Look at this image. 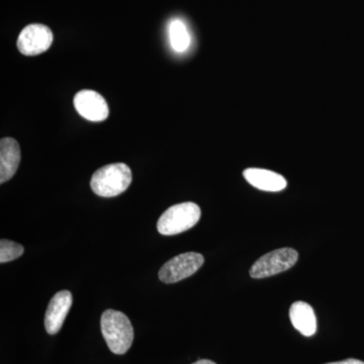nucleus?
Instances as JSON below:
<instances>
[{
	"label": "nucleus",
	"mask_w": 364,
	"mask_h": 364,
	"mask_svg": "<svg viewBox=\"0 0 364 364\" xmlns=\"http://www.w3.org/2000/svg\"><path fill=\"white\" fill-rule=\"evenodd\" d=\"M100 327L112 353L124 354L130 349L134 340V329L131 321L124 313L105 311L100 320Z\"/></svg>",
	"instance_id": "f257e3e1"
},
{
	"label": "nucleus",
	"mask_w": 364,
	"mask_h": 364,
	"mask_svg": "<svg viewBox=\"0 0 364 364\" xmlns=\"http://www.w3.org/2000/svg\"><path fill=\"white\" fill-rule=\"evenodd\" d=\"M132 178L133 176L128 165L114 163L97 170L91 177L90 186L95 195L114 198L129 188Z\"/></svg>",
	"instance_id": "f03ea898"
},
{
	"label": "nucleus",
	"mask_w": 364,
	"mask_h": 364,
	"mask_svg": "<svg viewBox=\"0 0 364 364\" xmlns=\"http://www.w3.org/2000/svg\"><path fill=\"white\" fill-rule=\"evenodd\" d=\"M200 208L195 203L172 205L158 220V232L164 236L181 234L196 226L200 221Z\"/></svg>",
	"instance_id": "7ed1b4c3"
},
{
	"label": "nucleus",
	"mask_w": 364,
	"mask_h": 364,
	"mask_svg": "<svg viewBox=\"0 0 364 364\" xmlns=\"http://www.w3.org/2000/svg\"><path fill=\"white\" fill-rule=\"evenodd\" d=\"M299 254L293 248H282L265 254L256 261L250 269L252 279H265L273 277L294 267Z\"/></svg>",
	"instance_id": "20e7f679"
},
{
	"label": "nucleus",
	"mask_w": 364,
	"mask_h": 364,
	"mask_svg": "<svg viewBox=\"0 0 364 364\" xmlns=\"http://www.w3.org/2000/svg\"><path fill=\"white\" fill-rule=\"evenodd\" d=\"M205 262L202 254L186 252L167 261L159 270V279L164 284H176L195 274Z\"/></svg>",
	"instance_id": "39448f33"
},
{
	"label": "nucleus",
	"mask_w": 364,
	"mask_h": 364,
	"mask_svg": "<svg viewBox=\"0 0 364 364\" xmlns=\"http://www.w3.org/2000/svg\"><path fill=\"white\" fill-rule=\"evenodd\" d=\"M54 40L52 31L47 26L32 23L21 31L18 39V49L26 56H37L47 51Z\"/></svg>",
	"instance_id": "423d86ee"
},
{
	"label": "nucleus",
	"mask_w": 364,
	"mask_h": 364,
	"mask_svg": "<svg viewBox=\"0 0 364 364\" xmlns=\"http://www.w3.org/2000/svg\"><path fill=\"white\" fill-rule=\"evenodd\" d=\"M74 107L81 117L90 122L105 121L109 114L107 102L97 91H79L74 97Z\"/></svg>",
	"instance_id": "0eeeda50"
},
{
	"label": "nucleus",
	"mask_w": 364,
	"mask_h": 364,
	"mask_svg": "<svg viewBox=\"0 0 364 364\" xmlns=\"http://www.w3.org/2000/svg\"><path fill=\"white\" fill-rule=\"evenodd\" d=\"M71 306L70 291H58L53 296L45 315V328L48 334L55 335L61 330Z\"/></svg>",
	"instance_id": "6e6552de"
},
{
	"label": "nucleus",
	"mask_w": 364,
	"mask_h": 364,
	"mask_svg": "<svg viewBox=\"0 0 364 364\" xmlns=\"http://www.w3.org/2000/svg\"><path fill=\"white\" fill-rule=\"evenodd\" d=\"M21 148L13 138H2L0 141V182L13 178L21 163Z\"/></svg>",
	"instance_id": "1a4fd4ad"
},
{
	"label": "nucleus",
	"mask_w": 364,
	"mask_h": 364,
	"mask_svg": "<svg viewBox=\"0 0 364 364\" xmlns=\"http://www.w3.org/2000/svg\"><path fill=\"white\" fill-rule=\"evenodd\" d=\"M243 176L251 186L263 191L277 193V191H284L287 186V182L284 176L267 169H245Z\"/></svg>",
	"instance_id": "9d476101"
},
{
	"label": "nucleus",
	"mask_w": 364,
	"mask_h": 364,
	"mask_svg": "<svg viewBox=\"0 0 364 364\" xmlns=\"http://www.w3.org/2000/svg\"><path fill=\"white\" fill-rule=\"evenodd\" d=\"M291 324L304 336L311 337L317 331V318L312 306L305 301H296L289 310Z\"/></svg>",
	"instance_id": "9b49d317"
},
{
	"label": "nucleus",
	"mask_w": 364,
	"mask_h": 364,
	"mask_svg": "<svg viewBox=\"0 0 364 364\" xmlns=\"http://www.w3.org/2000/svg\"><path fill=\"white\" fill-rule=\"evenodd\" d=\"M170 44L177 53H183L191 45V36L188 28L181 20H173L169 26Z\"/></svg>",
	"instance_id": "f8f14e48"
},
{
	"label": "nucleus",
	"mask_w": 364,
	"mask_h": 364,
	"mask_svg": "<svg viewBox=\"0 0 364 364\" xmlns=\"http://www.w3.org/2000/svg\"><path fill=\"white\" fill-rule=\"evenodd\" d=\"M23 254V247L14 241L2 239L0 241V262L6 263L16 260Z\"/></svg>",
	"instance_id": "ddd939ff"
},
{
	"label": "nucleus",
	"mask_w": 364,
	"mask_h": 364,
	"mask_svg": "<svg viewBox=\"0 0 364 364\" xmlns=\"http://www.w3.org/2000/svg\"><path fill=\"white\" fill-rule=\"evenodd\" d=\"M326 364H364L363 361L358 360V359H346V360L338 361V363H331Z\"/></svg>",
	"instance_id": "4468645a"
},
{
	"label": "nucleus",
	"mask_w": 364,
	"mask_h": 364,
	"mask_svg": "<svg viewBox=\"0 0 364 364\" xmlns=\"http://www.w3.org/2000/svg\"><path fill=\"white\" fill-rule=\"evenodd\" d=\"M193 364H217L215 363L214 361L208 360V359H202V360L196 361V363Z\"/></svg>",
	"instance_id": "2eb2a0df"
}]
</instances>
